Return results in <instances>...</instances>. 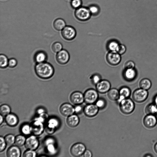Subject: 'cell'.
Wrapping results in <instances>:
<instances>
[{
    "instance_id": "obj_48",
    "label": "cell",
    "mask_w": 157,
    "mask_h": 157,
    "mask_svg": "<svg viewBox=\"0 0 157 157\" xmlns=\"http://www.w3.org/2000/svg\"><path fill=\"white\" fill-rule=\"evenodd\" d=\"M154 149L155 152L157 153V142L154 145Z\"/></svg>"
},
{
    "instance_id": "obj_25",
    "label": "cell",
    "mask_w": 157,
    "mask_h": 157,
    "mask_svg": "<svg viewBox=\"0 0 157 157\" xmlns=\"http://www.w3.org/2000/svg\"><path fill=\"white\" fill-rule=\"evenodd\" d=\"M119 44L117 41L115 40H111L108 42L107 48L109 51H116Z\"/></svg>"
},
{
    "instance_id": "obj_42",
    "label": "cell",
    "mask_w": 157,
    "mask_h": 157,
    "mask_svg": "<svg viewBox=\"0 0 157 157\" xmlns=\"http://www.w3.org/2000/svg\"><path fill=\"white\" fill-rule=\"evenodd\" d=\"M17 64V60L13 58H11L8 61V66L10 68H13L16 66Z\"/></svg>"
},
{
    "instance_id": "obj_40",
    "label": "cell",
    "mask_w": 157,
    "mask_h": 157,
    "mask_svg": "<svg viewBox=\"0 0 157 157\" xmlns=\"http://www.w3.org/2000/svg\"><path fill=\"white\" fill-rule=\"evenodd\" d=\"M126 50L125 46L123 44H119L116 52L121 55L124 54Z\"/></svg>"
},
{
    "instance_id": "obj_3",
    "label": "cell",
    "mask_w": 157,
    "mask_h": 157,
    "mask_svg": "<svg viewBox=\"0 0 157 157\" xmlns=\"http://www.w3.org/2000/svg\"><path fill=\"white\" fill-rule=\"evenodd\" d=\"M119 105L121 111L125 114H130L135 109V104L133 101L129 98L125 99Z\"/></svg>"
},
{
    "instance_id": "obj_17",
    "label": "cell",
    "mask_w": 157,
    "mask_h": 157,
    "mask_svg": "<svg viewBox=\"0 0 157 157\" xmlns=\"http://www.w3.org/2000/svg\"><path fill=\"white\" fill-rule=\"evenodd\" d=\"M80 119L77 114H73L67 117V123L70 127L74 128L77 126L79 124Z\"/></svg>"
},
{
    "instance_id": "obj_28",
    "label": "cell",
    "mask_w": 157,
    "mask_h": 157,
    "mask_svg": "<svg viewBox=\"0 0 157 157\" xmlns=\"http://www.w3.org/2000/svg\"><path fill=\"white\" fill-rule=\"evenodd\" d=\"M119 92L120 95L123 96L126 98H128L130 95L131 91L128 87L123 86L120 89Z\"/></svg>"
},
{
    "instance_id": "obj_46",
    "label": "cell",
    "mask_w": 157,
    "mask_h": 157,
    "mask_svg": "<svg viewBox=\"0 0 157 157\" xmlns=\"http://www.w3.org/2000/svg\"><path fill=\"white\" fill-rule=\"evenodd\" d=\"M83 155L84 157H91L92 156L91 151L89 150H86Z\"/></svg>"
},
{
    "instance_id": "obj_31",
    "label": "cell",
    "mask_w": 157,
    "mask_h": 157,
    "mask_svg": "<svg viewBox=\"0 0 157 157\" xmlns=\"http://www.w3.org/2000/svg\"><path fill=\"white\" fill-rule=\"evenodd\" d=\"M9 60L7 56L4 54L0 55V67L2 68H4L8 66Z\"/></svg>"
},
{
    "instance_id": "obj_20",
    "label": "cell",
    "mask_w": 157,
    "mask_h": 157,
    "mask_svg": "<svg viewBox=\"0 0 157 157\" xmlns=\"http://www.w3.org/2000/svg\"><path fill=\"white\" fill-rule=\"evenodd\" d=\"M5 121L9 126H14L17 124L18 122V119L15 114L9 113L6 116Z\"/></svg>"
},
{
    "instance_id": "obj_6",
    "label": "cell",
    "mask_w": 157,
    "mask_h": 157,
    "mask_svg": "<svg viewBox=\"0 0 157 157\" xmlns=\"http://www.w3.org/2000/svg\"><path fill=\"white\" fill-rule=\"evenodd\" d=\"M61 35L65 39L71 40L75 37L76 32L75 29L72 26L67 25L62 30Z\"/></svg>"
},
{
    "instance_id": "obj_14",
    "label": "cell",
    "mask_w": 157,
    "mask_h": 157,
    "mask_svg": "<svg viewBox=\"0 0 157 157\" xmlns=\"http://www.w3.org/2000/svg\"><path fill=\"white\" fill-rule=\"evenodd\" d=\"M30 127L31 132L35 135L41 134L44 129L42 122L36 120L31 123Z\"/></svg>"
},
{
    "instance_id": "obj_34",
    "label": "cell",
    "mask_w": 157,
    "mask_h": 157,
    "mask_svg": "<svg viewBox=\"0 0 157 157\" xmlns=\"http://www.w3.org/2000/svg\"><path fill=\"white\" fill-rule=\"evenodd\" d=\"M15 138L13 135L10 134L6 136L4 139L6 144L10 146L15 143Z\"/></svg>"
},
{
    "instance_id": "obj_5",
    "label": "cell",
    "mask_w": 157,
    "mask_h": 157,
    "mask_svg": "<svg viewBox=\"0 0 157 157\" xmlns=\"http://www.w3.org/2000/svg\"><path fill=\"white\" fill-rule=\"evenodd\" d=\"M148 95L147 90L141 88L134 90L132 94V97L133 100L136 102L141 103L147 99Z\"/></svg>"
},
{
    "instance_id": "obj_47",
    "label": "cell",
    "mask_w": 157,
    "mask_h": 157,
    "mask_svg": "<svg viewBox=\"0 0 157 157\" xmlns=\"http://www.w3.org/2000/svg\"><path fill=\"white\" fill-rule=\"evenodd\" d=\"M153 100L154 103L157 106V94L154 96Z\"/></svg>"
},
{
    "instance_id": "obj_2",
    "label": "cell",
    "mask_w": 157,
    "mask_h": 157,
    "mask_svg": "<svg viewBox=\"0 0 157 157\" xmlns=\"http://www.w3.org/2000/svg\"><path fill=\"white\" fill-rule=\"evenodd\" d=\"M74 15L77 20L82 21L88 20L92 16L88 7L82 6L75 10Z\"/></svg>"
},
{
    "instance_id": "obj_36",
    "label": "cell",
    "mask_w": 157,
    "mask_h": 157,
    "mask_svg": "<svg viewBox=\"0 0 157 157\" xmlns=\"http://www.w3.org/2000/svg\"><path fill=\"white\" fill-rule=\"evenodd\" d=\"M63 46L60 42H56L53 44L52 46V50L55 52H58L62 50Z\"/></svg>"
},
{
    "instance_id": "obj_27",
    "label": "cell",
    "mask_w": 157,
    "mask_h": 157,
    "mask_svg": "<svg viewBox=\"0 0 157 157\" xmlns=\"http://www.w3.org/2000/svg\"><path fill=\"white\" fill-rule=\"evenodd\" d=\"M151 83L150 80L146 78L142 79L139 83L140 87L146 90L149 89L151 87Z\"/></svg>"
},
{
    "instance_id": "obj_30",
    "label": "cell",
    "mask_w": 157,
    "mask_h": 157,
    "mask_svg": "<svg viewBox=\"0 0 157 157\" xmlns=\"http://www.w3.org/2000/svg\"><path fill=\"white\" fill-rule=\"evenodd\" d=\"M26 140L24 136L19 135L15 137V143L18 146H21L25 144Z\"/></svg>"
},
{
    "instance_id": "obj_7",
    "label": "cell",
    "mask_w": 157,
    "mask_h": 157,
    "mask_svg": "<svg viewBox=\"0 0 157 157\" xmlns=\"http://www.w3.org/2000/svg\"><path fill=\"white\" fill-rule=\"evenodd\" d=\"M121 55L116 51H109L106 55L107 61L111 65H117L121 60Z\"/></svg>"
},
{
    "instance_id": "obj_12",
    "label": "cell",
    "mask_w": 157,
    "mask_h": 157,
    "mask_svg": "<svg viewBox=\"0 0 157 157\" xmlns=\"http://www.w3.org/2000/svg\"><path fill=\"white\" fill-rule=\"evenodd\" d=\"M70 99L71 102L75 105H81L84 101V94L78 91L73 92L70 96Z\"/></svg>"
},
{
    "instance_id": "obj_50",
    "label": "cell",
    "mask_w": 157,
    "mask_h": 157,
    "mask_svg": "<svg viewBox=\"0 0 157 157\" xmlns=\"http://www.w3.org/2000/svg\"><path fill=\"white\" fill-rule=\"evenodd\" d=\"M44 110L42 109H39L38 110V113H43L44 112Z\"/></svg>"
},
{
    "instance_id": "obj_49",
    "label": "cell",
    "mask_w": 157,
    "mask_h": 157,
    "mask_svg": "<svg viewBox=\"0 0 157 157\" xmlns=\"http://www.w3.org/2000/svg\"><path fill=\"white\" fill-rule=\"evenodd\" d=\"M3 121V117L2 116V115H0V124H1L2 123Z\"/></svg>"
},
{
    "instance_id": "obj_11",
    "label": "cell",
    "mask_w": 157,
    "mask_h": 157,
    "mask_svg": "<svg viewBox=\"0 0 157 157\" xmlns=\"http://www.w3.org/2000/svg\"><path fill=\"white\" fill-rule=\"evenodd\" d=\"M97 90L98 92L104 94L108 92L110 89L111 84L106 80H101L96 85Z\"/></svg>"
},
{
    "instance_id": "obj_10",
    "label": "cell",
    "mask_w": 157,
    "mask_h": 157,
    "mask_svg": "<svg viewBox=\"0 0 157 157\" xmlns=\"http://www.w3.org/2000/svg\"><path fill=\"white\" fill-rule=\"evenodd\" d=\"M56 59L57 61L60 64L63 65L67 63L70 59V55L66 50L62 49L57 52Z\"/></svg>"
},
{
    "instance_id": "obj_21",
    "label": "cell",
    "mask_w": 157,
    "mask_h": 157,
    "mask_svg": "<svg viewBox=\"0 0 157 157\" xmlns=\"http://www.w3.org/2000/svg\"><path fill=\"white\" fill-rule=\"evenodd\" d=\"M47 54L44 51H39L36 52L34 56V59L37 63L45 62L47 59Z\"/></svg>"
},
{
    "instance_id": "obj_16",
    "label": "cell",
    "mask_w": 157,
    "mask_h": 157,
    "mask_svg": "<svg viewBox=\"0 0 157 157\" xmlns=\"http://www.w3.org/2000/svg\"><path fill=\"white\" fill-rule=\"evenodd\" d=\"M61 113L64 116H69L75 113L74 107L69 103H65L62 105L59 108Z\"/></svg>"
},
{
    "instance_id": "obj_26",
    "label": "cell",
    "mask_w": 157,
    "mask_h": 157,
    "mask_svg": "<svg viewBox=\"0 0 157 157\" xmlns=\"http://www.w3.org/2000/svg\"><path fill=\"white\" fill-rule=\"evenodd\" d=\"M145 110L147 114H154L157 111V106L154 103L150 104L146 106Z\"/></svg>"
},
{
    "instance_id": "obj_32",
    "label": "cell",
    "mask_w": 157,
    "mask_h": 157,
    "mask_svg": "<svg viewBox=\"0 0 157 157\" xmlns=\"http://www.w3.org/2000/svg\"><path fill=\"white\" fill-rule=\"evenodd\" d=\"M10 108L8 105L6 104L2 105L0 108L1 115L3 116H6L10 113Z\"/></svg>"
},
{
    "instance_id": "obj_45",
    "label": "cell",
    "mask_w": 157,
    "mask_h": 157,
    "mask_svg": "<svg viewBox=\"0 0 157 157\" xmlns=\"http://www.w3.org/2000/svg\"><path fill=\"white\" fill-rule=\"evenodd\" d=\"M53 144L52 143L47 145L48 151L50 152H53L55 151V148Z\"/></svg>"
},
{
    "instance_id": "obj_35",
    "label": "cell",
    "mask_w": 157,
    "mask_h": 157,
    "mask_svg": "<svg viewBox=\"0 0 157 157\" xmlns=\"http://www.w3.org/2000/svg\"><path fill=\"white\" fill-rule=\"evenodd\" d=\"M82 0H71L70 5L73 9H77L82 6Z\"/></svg>"
},
{
    "instance_id": "obj_18",
    "label": "cell",
    "mask_w": 157,
    "mask_h": 157,
    "mask_svg": "<svg viewBox=\"0 0 157 157\" xmlns=\"http://www.w3.org/2000/svg\"><path fill=\"white\" fill-rule=\"evenodd\" d=\"M18 146H13L8 149L6 155L8 157H19L21 154V150Z\"/></svg>"
},
{
    "instance_id": "obj_38",
    "label": "cell",
    "mask_w": 157,
    "mask_h": 157,
    "mask_svg": "<svg viewBox=\"0 0 157 157\" xmlns=\"http://www.w3.org/2000/svg\"><path fill=\"white\" fill-rule=\"evenodd\" d=\"M91 81L94 85H96L101 80V76L98 74H94L91 77Z\"/></svg>"
},
{
    "instance_id": "obj_19",
    "label": "cell",
    "mask_w": 157,
    "mask_h": 157,
    "mask_svg": "<svg viewBox=\"0 0 157 157\" xmlns=\"http://www.w3.org/2000/svg\"><path fill=\"white\" fill-rule=\"evenodd\" d=\"M123 75L125 80L130 81L134 79L136 75V72L134 68L125 69L123 72Z\"/></svg>"
},
{
    "instance_id": "obj_4",
    "label": "cell",
    "mask_w": 157,
    "mask_h": 157,
    "mask_svg": "<svg viewBox=\"0 0 157 157\" xmlns=\"http://www.w3.org/2000/svg\"><path fill=\"white\" fill-rule=\"evenodd\" d=\"M83 94L84 101L87 104H94L98 99V91L94 89L87 90Z\"/></svg>"
},
{
    "instance_id": "obj_29",
    "label": "cell",
    "mask_w": 157,
    "mask_h": 157,
    "mask_svg": "<svg viewBox=\"0 0 157 157\" xmlns=\"http://www.w3.org/2000/svg\"><path fill=\"white\" fill-rule=\"evenodd\" d=\"M59 122L57 120L54 118L50 119L48 122L47 130H53L58 125Z\"/></svg>"
},
{
    "instance_id": "obj_33",
    "label": "cell",
    "mask_w": 157,
    "mask_h": 157,
    "mask_svg": "<svg viewBox=\"0 0 157 157\" xmlns=\"http://www.w3.org/2000/svg\"><path fill=\"white\" fill-rule=\"evenodd\" d=\"M107 103L106 100L103 98H98L95 102V105L99 109H103L105 108L106 105Z\"/></svg>"
},
{
    "instance_id": "obj_37",
    "label": "cell",
    "mask_w": 157,
    "mask_h": 157,
    "mask_svg": "<svg viewBox=\"0 0 157 157\" xmlns=\"http://www.w3.org/2000/svg\"><path fill=\"white\" fill-rule=\"evenodd\" d=\"M21 131L22 133L25 135H28L31 132L30 125L27 124L23 125L21 128Z\"/></svg>"
},
{
    "instance_id": "obj_24",
    "label": "cell",
    "mask_w": 157,
    "mask_h": 157,
    "mask_svg": "<svg viewBox=\"0 0 157 157\" xmlns=\"http://www.w3.org/2000/svg\"><path fill=\"white\" fill-rule=\"evenodd\" d=\"M88 7L91 16H97L100 12V8L97 4H91L89 5Z\"/></svg>"
},
{
    "instance_id": "obj_44",
    "label": "cell",
    "mask_w": 157,
    "mask_h": 157,
    "mask_svg": "<svg viewBox=\"0 0 157 157\" xmlns=\"http://www.w3.org/2000/svg\"><path fill=\"white\" fill-rule=\"evenodd\" d=\"M0 151L1 152L3 151L5 148L6 144L5 141V139L1 136L0 137Z\"/></svg>"
},
{
    "instance_id": "obj_41",
    "label": "cell",
    "mask_w": 157,
    "mask_h": 157,
    "mask_svg": "<svg viewBox=\"0 0 157 157\" xmlns=\"http://www.w3.org/2000/svg\"><path fill=\"white\" fill-rule=\"evenodd\" d=\"M135 66L134 63L132 60H129L125 63L124 68L125 69L134 68Z\"/></svg>"
},
{
    "instance_id": "obj_1",
    "label": "cell",
    "mask_w": 157,
    "mask_h": 157,
    "mask_svg": "<svg viewBox=\"0 0 157 157\" xmlns=\"http://www.w3.org/2000/svg\"><path fill=\"white\" fill-rule=\"evenodd\" d=\"M35 71L37 76L43 79L51 78L54 72L53 66L50 63L45 62L37 63L35 67Z\"/></svg>"
},
{
    "instance_id": "obj_23",
    "label": "cell",
    "mask_w": 157,
    "mask_h": 157,
    "mask_svg": "<svg viewBox=\"0 0 157 157\" xmlns=\"http://www.w3.org/2000/svg\"><path fill=\"white\" fill-rule=\"evenodd\" d=\"M107 95L110 100L116 101L120 96L119 90L115 88L110 89L108 92Z\"/></svg>"
},
{
    "instance_id": "obj_9",
    "label": "cell",
    "mask_w": 157,
    "mask_h": 157,
    "mask_svg": "<svg viewBox=\"0 0 157 157\" xmlns=\"http://www.w3.org/2000/svg\"><path fill=\"white\" fill-rule=\"evenodd\" d=\"M99 109L95 104H87L83 108V112L85 115L88 117H93L98 113Z\"/></svg>"
},
{
    "instance_id": "obj_43",
    "label": "cell",
    "mask_w": 157,
    "mask_h": 157,
    "mask_svg": "<svg viewBox=\"0 0 157 157\" xmlns=\"http://www.w3.org/2000/svg\"><path fill=\"white\" fill-rule=\"evenodd\" d=\"M83 110V108L81 105H75L74 107L75 113L77 114H81Z\"/></svg>"
},
{
    "instance_id": "obj_39",
    "label": "cell",
    "mask_w": 157,
    "mask_h": 157,
    "mask_svg": "<svg viewBox=\"0 0 157 157\" xmlns=\"http://www.w3.org/2000/svg\"><path fill=\"white\" fill-rule=\"evenodd\" d=\"M36 153L33 150H29L24 152L23 156L24 157H34L36 156Z\"/></svg>"
},
{
    "instance_id": "obj_51",
    "label": "cell",
    "mask_w": 157,
    "mask_h": 157,
    "mask_svg": "<svg viewBox=\"0 0 157 157\" xmlns=\"http://www.w3.org/2000/svg\"><path fill=\"white\" fill-rule=\"evenodd\" d=\"M156 117L157 118V111L156 113Z\"/></svg>"
},
{
    "instance_id": "obj_13",
    "label": "cell",
    "mask_w": 157,
    "mask_h": 157,
    "mask_svg": "<svg viewBox=\"0 0 157 157\" xmlns=\"http://www.w3.org/2000/svg\"><path fill=\"white\" fill-rule=\"evenodd\" d=\"M39 142L37 138L34 136H31L26 140L25 144L26 148L28 150H34L38 147Z\"/></svg>"
},
{
    "instance_id": "obj_8",
    "label": "cell",
    "mask_w": 157,
    "mask_h": 157,
    "mask_svg": "<svg viewBox=\"0 0 157 157\" xmlns=\"http://www.w3.org/2000/svg\"><path fill=\"white\" fill-rule=\"evenodd\" d=\"M85 145L81 143H77L74 144L71 147L70 152L72 155L78 157L83 155L86 150Z\"/></svg>"
},
{
    "instance_id": "obj_15",
    "label": "cell",
    "mask_w": 157,
    "mask_h": 157,
    "mask_svg": "<svg viewBox=\"0 0 157 157\" xmlns=\"http://www.w3.org/2000/svg\"><path fill=\"white\" fill-rule=\"evenodd\" d=\"M143 124L144 126L149 128L154 127L156 124L157 119L154 114H147L143 119Z\"/></svg>"
},
{
    "instance_id": "obj_22",
    "label": "cell",
    "mask_w": 157,
    "mask_h": 157,
    "mask_svg": "<svg viewBox=\"0 0 157 157\" xmlns=\"http://www.w3.org/2000/svg\"><path fill=\"white\" fill-rule=\"evenodd\" d=\"M53 26L56 30H62L66 26V23L63 19L58 18L56 19L54 21Z\"/></svg>"
}]
</instances>
